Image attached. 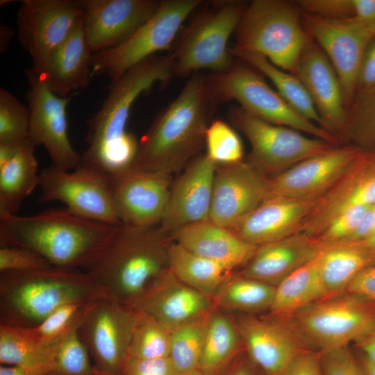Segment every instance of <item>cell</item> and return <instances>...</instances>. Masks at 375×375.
Listing matches in <instances>:
<instances>
[{
    "instance_id": "cell-1",
    "label": "cell",
    "mask_w": 375,
    "mask_h": 375,
    "mask_svg": "<svg viewBox=\"0 0 375 375\" xmlns=\"http://www.w3.org/2000/svg\"><path fill=\"white\" fill-rule=\"evenodd\" d=\"M174 76L175 60L169 52L149 57L111 82L99 110L87 122L88 147L79 165L108 176L131 168L139 146L126 130L131 106L156 83L166 85Z\"/></svg>"
},
{
    "instance_id": "cell-2",
    "label": "cell",
    "mask_w": 375,
    "mask_h": 375,
    "mask_svg": "<svg viewBox=\"0 0 375 375\" xmlns=\"http://www.w3.org/2000/svg\"><path fill=\"white\" fill-rule=\"evenodd\" d=\"M117 226L78 216L67 208L26 217L0 213V243L31 249L55 267L88 269Z\"/></svg>"
},
{
    "instance_id": "cell-3",
    "label": "cell",
    "mask_w": 375,
    "mask_h": 375,
    "mask_svg": "<svg viewBox=\"0 0 375 375\" xmlns=\"http://www.w3.org/2000/svg\"><path fill=\"white\" fill-rule=\"evenodd\" d=\"M207 74H192L176 99L162 108L139 142L133 167L169 175L183 169L205 143L215 106Z\"/></svg>"
},
{
    "instance_id": "cell-4",
    "label": "cell",
    "mask_w": 375,
    "mask_h": 375,
    "mask_svg": "<svg viewBox=\"0 0 375 375\" xmlns=\"http://www.w3.org/2000/svg\"><path fill=\"white\" fill-rule=\"evenodd\" d=\"M169 237L159 226H117L110 240L87 269L104 296L134 308L156 279L169 269Z\"/></svg>"
},
{
    "instance_id": "cell-5",
    "label": "cell",
    "mask_w": 375,
    "mask_h": 375,
    "mask_svg": "<svg viewBox=\"0 0 375 375\" xmlns=\"http://www.w3.org/2000/svg\"><path fill=\"white\" fill-rule=\"evenodd\" d=\"M104 294L88 272L52 267L0 274V324L33 328L70 303L94 302Z\"/></svg>"
},
{
    "instance_id": "cell-6",
    "label": "cell",
    "mask_w": 375,
    "mask_h": 375,
    "mask_svg": "<svg viewBox=\"0 0 375 375\" xmlns=\"http://www.w3.org/2000/svg\"><path fill=\"white\" fill-rule=\"evenodd\" d=\"M204 2V1H203ZM249 3L215 0L198 7V12L181 28L170 49L175 60V76L186 77L208 69L229 70L236 58L228 43ZM197 10V9H196Z\"/></svg>"
},
{
    "instance_id": "cell-7",
    "label": "cell",
    "mask_w": 375,
    "mask_h": 375,
    "mask_svg": "<svg viewBox=\"0 0 375 375\" xmlns=\"http://www.w3.org/2000/svg\"><path fill=\"white\" fill-rule=\"evenodd\" d=\"M233 35V48L259 53L290 73L312 39L297 3L285 0L251 1Z\"/></svg>"
},
{
    "instance_id": "cell-8",
    "label": "cell",
    "mask_w": 375,
    "mask_h": 375,
    "mask_svg": "<svg viewBox=\"0 0 375 375\" xmlns=\"http://www.w3.org/2000/svg\"><path fill=\"white\" fill-rule=\"evenodd\" d=\"M235 58L229 70L206 76L208 92L215 107L235 100L252 117L338 144L339 139L336 136L293 109L270 87L262 73L245 61Z\"/></svg>"
},
{
    "instance_id": "cell-9",
    "label": "cell",
    "mask_w": 375,
    "mask_h": 375,
    "mask_svg": "<svg viewBox=\"0 0 375 375\" xmlns=\"http://www.w3.org/2000/svg\"><path fill=\"white\" fill-rule=\"evenodd\" d=\"M285 319L311 347L324 352L347 347L364 335L375 324V303L344 292Z\"/></svg>"
},
{
    "instance_id": "cell-10",
    "label": "cell",
    "mask_w": 375,
    "mask_h": 375,
    "mask_svg": "<svg viewBox=\"0 0 375 375\" xmlns=\"http://www.w3.org/2000/svg\"><path fill=\"white\" fill-rule=\"evenodd\" d=\"M203 3L202 0L160 1L155 13L126 40L92 54L93 74H105L114 82L141 61L170 50L184 22Z\"/></svg>"
},
{
    "instance_id": "cell-11",
    "label": "cell",
    "mask_w": 375,
    "mask_h": 375,
    "mask_svg": "<svg viewBox=\"0 0 375 375\" xmlns=\"http://www.w3.org/2000/svg\"><path fill=\"white\" fill-rule=\"evenodd\" d=\"M228 117L250 142L251 149L247 160L268 178L337 145L262 121L240 106H231Z\"/></svg>"
},
{
    "instance_id": "cell-12",
    "label": "cell",
    "mask_w": 375,
    "mask_h": 375,
    "mask_svg": "<svg viewBox=\"0 0 375 375\" xmlns=\"http://www.w3.org/2000/svg\"><path fill=\"white\" fill-rule=\"evenodd\" d=\"M40 176L39 203L60 201L78 216L112 225L122 224L109 176L81 165L69 172L53 164L43 169Z\"/></svg>"
},
{
    "instance_id": "cell-13",
    "label": "cell",
    "mask_w": 375,
    "mask_h": 375,
    "mask_svg": "<svg viewBox=\"0 0 375 375\" xmlns=\"http://www.w3.org/2000/svg\"><path fill=\"white\" fill-rule=\"evenodd\" d=\"M301 15L306 31L326 53L336 72L349 111L363 54L375 38V24L356 17L329 18L303 12Z\"/></svg>"
},
{
    "instance_id": "cell-14",
    "label": "cell",
    "mask_w": 375,
    "mask_h": 375,
    "mask_svg": "<svg viewBox=\"0 0 375 375\" xmlns=\"http://www.w3.org/2000/svg\"><path fill=\"white\" fill-rule=\"evenodd\" d=\"M137 316L135 309L106 297L92 304L78 333L97 369L121 375Z\"/></svg>"
},
{
    "instance_id": "cell-15",
    "label": "cell",
    "mask_w": 375,
    "mask_h": 375,
    "mask_svg": "<svg viewBox=\"0 0 375 375\" xmlns=\"http://www.w3.org/2000/svg\"><path fill=\"white\" fill-rule=\"evenodd\" d=\"M82 17L76 0H24L17 14V38L40 70Z\"/></svg>"
},
{
    "instance_id": "cell-16",
    "label": "cell",
    "mask_w": 375,
    "mask_h": 375,
    "mask_svg": "<svg viewBox=\"0 0 375 375\" xmlns=\"http://www.w3.org/2000/svg\"><path fill=\"white\" fill-rule=\"evenodd\" d=\"M29 89L26 94L29 112L28 140L36 147L43 145L53 164L69 171L81 162L67 133V106L69 97L53 93L32 68L25 71Z\"/></svg>"
},
{
    "instance_id": "cell-17",
    "label": "cell",
    "mask_w": 375,
    "mask_h": 375,
    "mask_svg": "<svg viewBox=\"0 0 375 375\" xmlns=\"http://www.w3.org/2000/svg\"><path fill=\"white\" fill-rule=\"evenodd\" d=\"M244 351L256 367L265 375H282L301 353L311 346L290 323L272 315L251 314L235 319Z\"/></svg>"
},
{
    "instance_id": "cell-18",
    "label": "cell",
    "mask_w": 375,
    "mask_h": 375,
    "mask_svg": "<svg viewBox=\"0 0 375 375\" xmlns=\"http://www.w3.org/2000/svg\"><path fill=\"white\" fill-rule=\"evenodd\" d=\"M109 177L122 224L136 227L160 225L167 207L171 175L131 167Z\"/></svg>"
},
{
    "instance_id": "cell-19",
    "label": "cell",
    "mask_w": 375,
    "mask_h": 375,
    "mask_svg": "<svg viewBox=\"0 0 375 375\" xmlns=\"http://www.w3.org/2000/svg\"><path fill=\"white\" fill-rule=\"evenodd\" d=\"M92 53L114 48L131 36L156 11L157 0H76Z\"/></svg>"
},
{
    "instance_id": "cell-20",
    "label": "cell",
    "mask_w": 375,
    "mask_h": 375,
    "mask_svg": "<svg viewBox=\"0 0 375 375\" xmlns=\"http://www.w3.org/2000/svg\"><path fill=\"white\" fill-rule=\"evenodd\" d=\"M375 204V151H362L338 181L316 201L299 233L315 238L338 215Z\"/></svg>"
},
{
    "instance_id": "cell-21",
    "label": "cell",
    "mask_w": 375,
    "mask_h": 375,
    "mask_svg": "<svg viewBox=\"0 0 375 375\" xmlns=\"http://www.w3.org/2000/svg\"><path fill=\"white\" fill-rule=\"evenodd\" d=\"M362 151L355 145H335L308 158L269 178L267 197L318 199L338 181Z\"/></svg>"
},
{
    "instance_id": "cell-22",
    "label": "cell",
    "mask_w": 375,
    "mask_h": 375,
    "mask_svg": "<svg viewBox=\"0 0 375 375\" xmlns=\"http://www.w3.org/2000/svg\"><path fill=\"white\" fill-rule=\"evenodd\" d=\"M268 180L247 160L217 165L209 220L234 228L267 197Z\"/></svg>"
},
{
    "instance_id": "cell-23",
    "label": "cell",
    "mask_w": 375,
    "mask_h": 375,
    "mask_svg": "<svg viewBox=\"0 0 375 375\" xmlns=\"http://www.w3.org/2000/svg\"><path fill=\"white\" fill-rule=\"evenodd\" d=\"M308 91L326 129L344 138L349 111L340 79L326 53L312 38L292 72Z\"/></svg>"
},
{
    "instance_id": "cell-24",
    "label": "cell",
    "mask_w": 375,
    "mask_h": 375,
    "mask_svg": "<svg viewBox=\"0 0 375 375\" xmlns=\"http://www.w3.org/2000/svg\"><path fill=\"white\" fill-rule=\"evenodd\" d=\"M217 164L205 154L195 156L172 183L164 217L159 225L169 235L209 219Z\"/></svg>"
},
{
    "instance_id": "cell-25",
    "label": "cell",
    "mask_w": 375,
    "mask_h": 375,
    "mask_svg": "<svg viewBox=\"0 0 375 375\" xmlns=\"http://www.w3.org/2000/svg\"><path fill=\"white\" fill-rule=\"evenodd\" d=\"M215 308L212 296L183 283L169 269L156 279L134 307L153 317L169 332Z\"/></svg>"
},
{
    "instance_id": "cell-26",
    "label": "cell",
    "mask_w": 375,
    "mask_h": 375,
    "mask_svg": "<svg viewBox=\"0 0 375 375\" xmlns=\"http://www.w3.org/2000/svg\"><path fill=\"white\" fill-rule=\"evenodd\" d=\"M317 200L267 197L231 230L256 246L283 239L299 233Z\"/></svg>"
},
{
    "instance_id": "cell-27",
    "label": "cell",
    "mask_w": 375,
    "mask_h": 375,
    "mask_svg": "<svg viewBox=\"0 0 375 375\" xmlns=\"http://www.w3.org/2000/svg\"><path fill=\"white\" fill-rule=\"evenodd\" d=\"M320 251L314 238L297 233L258 246L239 274L276 286Z\"/></svg>"
},
{
    "instance_id": "cell-28",
    "label": "cell",
    "mask_w": 375,
    "mask_h": 375,
    "mask_svg": "<svg viewBox=\"0 0 375 375\" xmlns=\"http://www.w3.org/2000/svg\"><path fill=\"white\" fill-rule=\"evenodd\" d=\"M92 54L85 36L81 17L43 67L35 72L53 93L69 97L72 91L88 85L93 75Z\"/></svg>"
},
{
    "instance_id": "cell-29",
    "label": "cell",
    "mask_w": 375,
    "mask_h": 375,
    "mask_svg": "<svg viewBox=\"0 0 375 375\" xmlns=\"http://www.w3.org/2000/svg\"><path fill=\"white\" fill-rule=\"evenodd\" d=\"M170 237L190 251L217 262L232 271L245 265L258 247L209 219L181 228L172 233Z\"/></svg>"
},
{
    "instance_id": "cell-30",
    "label": "cell",
    "mask_w": 375,
    "mask_h": 375,
    "mask_svg": "<svg viewBox=\"0 0 375 375\" xmlns=\"http://www.w3.org/2000/svg\"><path fill=\"white\" fill-rule=\"evenodd\" d=\"M326 297L320 272L319 252L276 286L269 312L272 315L288 318Z\"/></svg>"
},
{
    "instance_id": "cell-31",
    "label": "cell",
    "mask_w": 375,
    "mask_h": 375,
    "mask_svg": "<svg viewBox=\"0 0 375 375\" xmlns=\"http://www.w3.org/2000/svg\"><path fill=\"white\" fill-rule=\"evenodd\" d=\"M375 264V249L355 242L332 244L321 249L320 272L327 297L344 292L352 279Z\"/></svg>"
},
{
    "instance_id": "cell-32",
    "label": "cell",
    "mask_w": 375,
    "mask_h": 375,
    "mask_svg": "<svg viewBox=\"0 0 375 375\" xmlns=\"http://www.w3.org/2000/svg\"><path fill=\"white\" fill-rule=\"evenodd\" d=\"M35 147L28 139L0 168V213L17 215L24 200L40 185Z\"/></svg>"
},
{
    "instance_id": "cell-33",
    "label": "cell",
    "mask_w": 375,
    "mask_h": 375,
    "mask_svg": "<svg viewBox=\"0 0 375 375\" xmlns=\"http://www.w3.org/2000/svg\"><path fill=\"white\" fill-rule=\"evenodd\" d=\"M168 255L169 269L178 280L212 297L233 274L223 265L191 252L175 242L169 243Z\"/></svg>"
},
{
    "instance_id": "cell-34",
    "label": "cell",
    "mask_w": 375,
    "mask_h": 375,
    "mask_svg": "<svg viewBox=\"0 0 375 375\" xmlns=\"http://www.w3.org/2000/svg\"><path fill=\"white\" fill-rule=\"evenodd\" d=\"M244 350L236 322L215 308L210 313L198 368L213 375Z\"/></svg>"
},
{
    "instance_id": "cell-35",
    "label": "cell",
    "mask_w": 375,
    "mask_h": 375,
    "mask_svg": "<svg viewBox=\"0 0 375 375\" xmlns=\"http://www.w3.org/2000/svg\"><path fill=\"white\" fill-rule=\"evenodd\" d=\"M229 50L235 58L249 63L268 78L278 94L297 112L328 131L308 91L294 74L278 68L259 53L233 47H230Z\"/></svg>"
},
{
    "instance_id": "cell-36",
    "label": "cell",
    "mask_w": 375,
    "mask_h": 375,
    "mask_svg": "<svg viewBox=\"0 0 375 375\" xmlns=\"http://www.w3.org/2000/svg\"><path fill=\"white\" fill-rule=\"evenodd\" d=\"M53 358L52 345L34 339L24 328L0 324L1 365L42 369L48 374Z\"/></svg>"
},
{
    "instance_id": "cell-37",
    "label": "cell",
    "mask_w": 375,
    "mask_h": 375,
    "mask_svg": "<svg viewBox=\"0 0 375 375\" xmlns=\"http://www.w3.org/2000/svg\"><path fill=\"white\" fill-rule=\"evenodd\" d=\"M276 286L240 275L232 274L213 296L215 308L247 313L270 310Z\"/></svg>"
},
{
    "instance_id": "cell-38",
    "label": "cell",
    "mask_w": 375,
    "mask_h": 375,
    "mask_svg": "<svg viewBox=\"0 0 375 375\" xmlns=\"http://www.w3.org/2000/svg\"><path fill=\"white\" fill-rule=\"evenodd\" d=\"M211 312L170 331L169 358L179 374L198 368Z\"/></svg>"
},
{
    "instance_id": "cell-39",
    "label": "cell",
    "mask_w": 375,
    "mask_h": 375,
    "mask_svg": "<svg viewBox=\"0 0 375 375\" xmlns=\"http://www.w3.org/2000/svg\"><path fill=\"white\" fill-rule=\"evenodd\" d=\"M128 357L151 359L169 357L170 332L151 315L138 310Z\"/></svg>"
},
{
    "instance_id": "cell-40",
    "label": "cell",
    "mask_w": 375,
    "mask_h": 375,
    "mask_svg": "<svg viewBox=\"0 0 375 375\" xmlns=\"http://www.w3.org/2000/svg\"><path fill=\"white\" fill-rule=\"evenodd\" d=\"M80 324L51 344L53 358L47 375H94L90 355L78 333Z\"/></svg>"
},
{
    "instance_id": "cell-41",
    "label": "cell",
    "mask_w": 375,
    "mask_h": 375,
    "mask_svg": "<svg viewBox=\"0 0 375 375\" xmlns=\"http://www.w3.org/2000/svg\"><path fill=\"white\" fill-rule=\"evenodd\" d=\"M93 303L75 302L65 304L54 310L36 326L24 328L34 339L51 345L81 324Z\"/></svg>"
},
{
    "instance_id": "cell-42",
    "label": "cell",
    "mask_w": 375,
    "mask_h": 375,
    "mask_svg": "<svg viewBox=\"0 0 375 375\" xmlns=\"http://www.w3.org/2000/svg\"><path fill=\"white\" fill-rule=\"evenodd\" d=\"M29 112L9 91L0 89V144L20 146L29 137Z\"/></svg>"
},
{
    "instance_id": "cell-43",
    "label": "cell",
    "mask_w": 375,
    "mask_h": 375,
    "mask_svg": "<svg viewBox=\"0 0 375 375\" xmlns=\"http://www.w3.org/2000/svg\"><path fill=\"white\" fill-rule=\"evenodd\" d=\"M207 157L217 165L232 164L243 160L244 147L235 130L220 119L212 121L206 131Z\"/></svg>"
},
{
    "instance_id": "cell-44",
    "label": "cell",
    "mask_w": 375,
    "mask_h": 375,
    "mask_svg": "<svg viewBox=\"0 0 375 375\" xmlns=\"http://www.w3.org/2000/svg\"><path fill=\"white\" fill-rule=\"evenodd\" d=\"M345 137L362 151H375V88L353 103Z\"/></svg>"
},
{
    "instance_id": "cell-45",
    "label": "cell",
    "mask_w": 375,
    "mask_h": 375,
    "mask_svg": "<svg viewBox=\"0 0 375 375\" xmlns=\"http://www.w3.org/2000/svg\"><path fill=\"white\" fill-rule=\"evenodd\" d=\"M370 206L351 208L335 217L315 239L321 249L341 242L349 238L360 225Z\"/></svg>"
},
{
    "instance_id": "cell-46",
    "label": "cell",
    "mask_w": 375,
    "mask_h": 375,
    "mask_svg": "<svg viewBox=\"0 0 375 375\" xmlns=\"http://www.w3.org/2000/svg\"><path fill=\"white\" fill-rule=\"evenodd\" d=\"M53 267L39 253L23 247L1 246L0 272H30Z\"/></svg>"
},
{
    "instance_id": "cell-47",
    "label": "cell",
    "mask_w": 375,
    "mask_h": 375,
    "mask_svg": "<svg viewBox=\"0 0 375 375\" xmlns=\"http://www.w3.org/2000/svg\"><path fill=\"white\" fill-rule=\"evenodd\" d=\"M323 375H367L348 347L320 352Z\"/></svg>"
},
{
    "instance_id": "cell-48",
    "label": "cell",
    "mask_w": 375,
    "mask_h": 375,
    "mask_svg": "<svg viewBox=\"0 0 375 375\" xmlns=\"http://www.w3.org/2000/svg\"><path fill=\"white\" fill-rule=\"evenodd\" d=\"M169 357L137 359L127 357L121 375H178Z\"/></svg>"
},
{
    "instance_id": "cell-49",
    "label": "cell",
    "mask_w": 375,
    "mask_h": 375,
    "mask_svg": "<svg viewBox=\"0 0 375 375\" xmlns=\"http://www.w3.org/2000/svg\"><path fill=\"white\" fill-rule=\"evenodd\" d=\"M374 88L375 38L369 42L363 54L357 75L355 96L353 103L365 96Z\"/></svg>"
},
{
    "instance_id": "cell-50",
    "label": "cell",
    "mask_w": 375,
    "mask_h": 375,
    "mask_svg": "<svg viewBox=\"0 0 375 375\" xmlns=\"http://www.w3.org/2000/svg\"><path fill=\"white\" fill-rule=\"evenodd\" d=\"M282 375H323L320 352L308 350L301 353Z\"/></svg>"
},
{
    "instance_id": "cell-51",
    "label": "cell",
    "mask_w": 375,
    "mask_h": 375,
    "mask_svg": "<svg viewBox=\"0 0 375 375\" xmlns=\"http://www.w3.org/2000/svg\"><path fill=\"white\" fill-rule=\"evenodd\" d=\"M344 292L375 303V264L359 272L349 283Z\"/></svg>"
},
{
    "instance_id": "cell-52",
    "label": "cell",
    "mask_w": 375,
    "mask_h": 375,
    "mask_svg": "<svg viewBox=\"0 0 375 375\" xmlns=\"http://www.w3.org/2000/svg\"><path fill=\"white\" fill-rule=\"evenodd\" d=\"M256 367L244 350L213 375H256Z\"/></svg>"
},
{
    "instance_id": "cell-53",
    "label": "cell",
    "mask_w": 375,
    "mask_h": 375,
    "mask_svg": "<svg viewBox=\"0 0 375 375\" xmlns=\"http://www.w3.org/2000/svg\"><path fill=\"white\" fill-rule=\"evenodd\" d=\"M374 231L375 204L369 207L357 229L349 238L339 243L360 240L372 233Z\"/></svg>"
},
{
    "instance_id": "cell-54",
    "label": "cell",
    "mask_w": 375,
    "mask_h": 375,
    "mask_svg": "<svg viewBox=\"0 0 375 375\" xmlns=\"http://www.w3.org/2000/svg\"><path fill=\"white\" fill-rule=\"evenodd\" d=\"M353 344L375 365V324Z\"/></svg>"
},
{
    "instance_id": "cell-55",
    "label": "cell",
    "mask_w": 375,
    "mask_h": 375,
    "mask_svg": "<svg viewBox=\"0 0 375 375\" xmlns=\"http://www.w3.org/2000/svg\"><path fill=\"white\" fill-rule=\"evenodd\" d=\"M355 17L375 24V0H353Z\"/></svg>"
},
{
    "instance_id": "cell-56",
    "label": "cell",
    "mask_w": 375,
    "mask_h": 375,
    "mask_svg": "<svg viewBox=\"0 0 375 375\" xmlns=\"http://www.w3.org/2000/svg\"><path fill=\"white\" fill-rule=\"evenodd\" d=\"M0 375H47V373L46 371L42 369L1 365Z\"/></svg>"
},
{
    "instance_id": "cell-57",
    "label": "cell",
    "mask_w": 375,
    "mask_h": 375,
    "mask_svg": "<svg viewBox=\"0 0 375 375\" xmlns=\"http://www.w3.org/2000/svg\"><path fill=\"white\" fill-rule=\"evenodd\" d=\"M19 146L0 144V168L14 156Z\"/></svg>"
},
{
    "instance_id": "cell-58",
    "label": "cell",
    "mask_w": 375,
    "mask_h": 375,
    "mask_svg": "<svg viewBox=\"0 0 375 375\" xmlns=\"http://www.w3.org/2000/svg\"><path fill=\"white\" fill-rule=\"evenodd\" d=\"M0 35V49L1 53H3L7 50L8 44L14 35V32L10 26L1 24Z\"/></svg>"
},
{
    "instance_id": "cell-59",
    "label": "cell",
    "mask_w": 375,
    "mask_h": 375,
    "mask_svg": "<svg viewBox=\"0 0 375 375\" xmlns=\"http://www.w3.org/2000/svg\"><path fill=\"white\" fill-rule=\"evenodd\" d=\"M352 242H355L369 249H375V231L360 240Z\"/></svg>"
},
{
    "instance_id": "cell-60",
    "label": "cell",
    "mask_w": 375,
    "mask_h": 375,
    "mask_svg": "<svg viewBox=\"0 0 375 375\" xmlns=\"http://www.w3.org/2000/svg\"><path fill=\"white\" fill-rule=\"evenodd\" d=\"M359 361L362 365L367 375H375V365L369 362L364 356L362 355L359 358Z\"/></svg>"
},
{
    "instance_id": "cell-61",
    "label": "cell",
    "mask_w": 375,
    "mask_h": 375,
    "mask_svg": "<svg viewBox=\"0 0 375 375\" xmlns=\"http://www.w3.org/2000/svg\"><path fill=\"white\" fill-rule=\"evenodd\" d=\"M178 375H206V374L199 368H196L190 371L180 373Z\"/></svg>"
},
{
    "instance_id": "cell-62",
    "label": "cell",
    "mask_w": 375,
    "mask_h": 375,
    "mask_svg": "<svg viewBox=\"0 0 375 375\" xmlns=\"http://www.w3.org/2000/svg\"><path fill=\"white\" fill-rule=\"evenodd\" d=\"M374 232H373V233H374Z\"/></svg>"
}]
</instances>
